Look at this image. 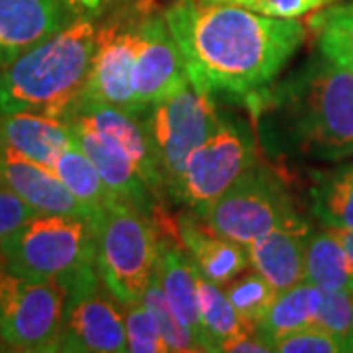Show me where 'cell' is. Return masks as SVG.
Segmentation results:
<instances>
[{"mask_svg": "<svg viewBox=\"0 0 353 353\" xmlns=\"http://www.w3.org/2000/svg\"><path fill=\"white\" fill-rule=\"evenodd\" d=\"M222 352L232 353H269L273 352L269 343H265L255 328H248L240 332L238 336H234L232 340H228L222 347Z\"/></svg>", "mask_w": 353, "mask_h": 353, "instance_id": "836d02e7", "label": "cell"}, {"mask_svg": "<svg viewBox=\"0 0 353 353\" xmlns=\"http://www.w3.org/2000/svg\"><path fill=\"white\" fill-rule=\"evenodd\" d=\"M141 303L150 308V312L155 318L167 352H199L196 343H194L192 336L189 334V330L181 324V320L176 318L171 304L167 301L157 269H155L152 281L148 283V287L143 290Z\"/></svg>", "mask_w": 353, "mask_h": 353, "instance_id": "4316f807", "label": "cell"}, {"mask_svg": "<svg viewBox=\"0 0 353 353\" xmlns=\"http://www.w3.org/2000/svg\"><path fill=\"white\" fill-rule=\"evenodd\" d=\"M176 238L194 269L218 287H226L250 267L245 245L216 234L190 210L176 218Z\"/></svg>", "mask_w": 353, "mask_h": 353, "instance_id": "9a60e30c", "label": "cell"}, {"mask_svg": "<svg viewBox=\"0 0 353 353\" xmlns=\"http://www.w3.org/2000/svg\"><path fill=\"white\" fill-rule=\"evenodd\" d=\"M190 85L183 51L163 14H148L141 22L139 43L132 67V92L139 110L179 94Z\"/></svg>", "mask_w": 353, "mask_h": 353, "instance_id": "7c38bea8", "label": "cell"}, {"mask_svg": "<svg viewBox=\"0 0 353 353\" xmlns=\"http://www.w3.org/2000/svg\"><path fill=\"white\" fill-rule=\"evenodd\" d=\"M163 18L201 94L248 106L271 87L306 41L299 20L220 2L173 0Z\"/></svg>", "mask_w": 353, "mask_h": 353, "instance_id": "6da1fadb", "label": "cell"}, {"mask_svg": "<svg viewBox=\"0 0 353 353\" xmlns=\"http://www.w3.org/2000/svg\"><path fill=\"white\" fill-rule=\"evenodd\" d=\"M0 267L65 292L97 281V228L87 216L36 214L0 241Z\"/></svg>", "mask_w": 353, "mask_h": 353, "instance_id": "277c9868", "label": "cell"}, {"mask_svg": "<svg viewBox=\"0 0 353 353\" xmlns=\"http://www.w3.org/2000/svg\"><path fill=\"white\" fill-rule=\"evenodd\" d=\"M259 161V143L252 124L230 110H218L212 132L190 153L173 202L204 216Z\"/></svg>", "mask_w": 353, "mask_h": 353, "instance_id": "8992f818", "label": "cell"}, {"mask_svg": "<svg viewBox=\"0 0 353 353\" xmlns=\"http://www.w3.org/2000/svg\"><path fill=\"white\" fill-rule=\"evenodd\" d=\"M199 318H201L204 352H222L224 343L248 330L228 301L224 287H218L196 271Z\"/></svg>", "mask_w": 353, "mask_h": 353, "instance_id": "cb8c5ba5", "label": "cell"}, {"mask_svg": "<svg viewBox=\"0 0 353 353\" xmlns=\"http://www.w3.org/2000/svg\"><path fill=\"white\" fill-rule=\"evenodd\" d=\"M99 22L75 18L0 69V116L16 112L61 118L87 85Z\"/></svg>", "mask_w": 353, "mask_h": 353, "instance_id": "3957f363", "label": "cell"}, {"mask_svg": "<svg viewBox=\"0 0 353 353\" xmlns=\"http://www.w3.org/2000/svg\"><path fill=\"white\" fill-rule=\"evenodd\" d=\"M128 352L132 353H165V341L157 322L145 304L134 303L124 306Z\"/></svg>", "mask_w": 353, "mask_h": 353, "instance_id": "f1b7e54d", "label": "cell"}, {"mask_svg": "<svg viewBox=\"0 0 353 353\" xmlns=\"http://www.w3.org/2000/svg\"><path fill=\"white\" fill-rule=\"evenodd\" d=\"M152 12H118L99 22V39L87 85L79 101H97L139 116L132 92V67L141 22Z\"/></svg>", "mask_w": 353, "mask_h": 353, "instance_id": "30bf717a", "label": "cell"}, {"mask_svg": "<svg viewBox=\"0 0 353 353\" xmlns=\"http://www.w3.org/2000/svg\"><path fill=\"white\" fill-rule=\"evenodd\" d=\"M157 273L163 285L165 296L181 324L189 330L199 352H204L201 318H199V292H196V269L183 250L176 236L161 232L159 236V259Z\"/></svg>", "mask_w": 353, "mask_h": 353, "instance_id": "d6986e66", "label": "cell"}, {"mask_svg": "<svg viewBox=\"0 0 353 353\" xmlns=\"http://www.w3.org/2000/svg\"><path fill=\"white\" fill-rule=\"evenodd\" d=\"M73 134L61 118L16 112L0 116V152L12 153L51 169L57 155L69 148Z\"/></svg>", "mask_w": 353, "mask_h": 353, "instance_id": "e0dca14e", "label": "cell"}, {"mask_svg": "<svg viewBox=\"0 0 353 353\" xmlns=\"http://www.w3.org/2000/svg\"><path fill=\"white\" fill-rule=\"evenodd\" d=\"M59 352H128L124 306L114 299L101 279L65 294Z\"/></svg>", "mask_w": 353, "mask_h": 353, "instance_id": "8fae6325", "label": "cell"}, {"mask_svg": "<svg viewBox=\"0 0 353 353\" xmlns=\"http://www.w3.org/2000/svg\"><path fill=\"white\" fill-rule=\"evenodd\" d=\"M330 230H334V228H330ZM334 234L341 241V245H343V250L347 253V257H350L353 267V230H334Z\"/></svg>", "mask_w": 353, "mask_h": 353, "instance_id": "e575fe53", "label": "cell"}, {"mask_svg": "<svg viewBox=\"0 0 353 353\" xmlns=\"http://www.w3.org/2000/svg\"><path fill=\"white\" fill-rule=\"evenodd\" d=\"M0 183L14 190L38 214L92 218L85 206L69 192L59 176L48 167L30 159L0 152Z\"/></svg>", "mask_w": 353, "mask_h": 353, "instance_id": "2e32d148", "label": "cell"}, {"mask_svg": "<svg viewBox=\"0 0 353 353\" xmlns=\"http://www.w3.org/2000/svg\"><path fill=\"white\" fill-rule=\"evenodd\" d=\"M38 214L14 190L0 183V241Z\"/></svg>", "mask_w": 353, "mask_h": 353, "instance_id": "d6a6232c", "label": "cell"}, {"mask_svg": "<svg viewBox=\"0 0 353 353\" xmlns=\"http://www.w3.org/2000/svg\"><path fill=\"white\" fill-rule=\"evenodd\" d=\"M273 352L277 353H341L345 352V345L336 336L328 332L308 326V328L292 332L289 336H283L273 343Z\"/></svg>", "mask_w": 353, "mask_h": 353, "instance_id": "1f68e13d", "label": "cell"}, {"mask_svg": "<svg viewBox=\"0 0 353 353\" xmlns=\"http://www.w3.org/2000/svg\"><path fill=\"white\" fill-rule=\"evenodd\" d=\"M306 28L314 34L320 53L353 73V2L308 14Z\"/></svg>", "mask_w": 353, "mask_h": 353, "instance_id": "d4e9b609", "label": "cell"}, {"mask_svg": "<svg viewBox=\"0 0 353 353\" xmlns=\"http://www.w3.org/2000/svg\"><path fill=\"white\" fill-rule=\"evenodd\" d=\"M138 120L145 132L167 199L173 202L190 153L214 128L218 104L189 85L167 101L148 104L139 112Z\"/></svg>", "mask_w": 353, "mask_h": 353, "instance_id": "ba28073f", "label": "cell"}, {"mask_svg": "<svg viewBox=\"0 0 353 353\" xmlns=\"http://www.w3.org/2000/svg\"><path fill=\"white\" fill-rule=\"evenodd\" d=\"M312 230L304 222L279 228L245 245L250 267L275 289L287 290L304 281V248Z\"/></svg>", "mask_w": 353, "mask_h": 353, "instance_id": "ac0fdd59", "label": "cell"}, {"mask_svg": "<svg viewBox=\"0 0 353 353\" xmlns=\"http://www.w3.org/2000/svg\"><path fill=\"white\" fill-rule=\"evenodd\" d=\"M201 2H220L248 8L252 12L263 14L269 18L299 20L303 16L314 14L326 6H332L340 0H201Z\"/></svg>", "mask_w": 353, "mask_h": 353, "instance_id": "f546056e", "label": "cell"}, {"mask_svg": "<svg viewBox=\"0 0 353 353\" xmlns=\"http://www.w3.org/2000/svg\"><path fill=\"white\" fill-rule=\"evenodd\" d=\"M65 289L0 267V341L16 352H59Z\"/></svg>", "mask_w": 353, "mask_h": 353, "instance_id": "9c48e42d", "label": "cell"}, {"mask_svg": "<svg viewBox=\"0 0 353 353\" xmlns=\"http://www.w3.org/2000/svg\"><path fill=\"white\" fill-rule=\"evenodd\" d=\"M308 199L310 212L322 226L353 230V161L314 171Z\"/></svg>", "mask_w": 353, "mask_h": 353, "instance_id": "44dd1931", "label": "cell"}, {"mask_svg": "<svg viewBox=\"0 0 353 353\" xmlns=\"http://www.w3.org/2000/svg\"><path fill=\"white\" fill-rule=\"evenodd\" d=\"M224 292L234 310L241 318V322L250 328L257 326V322L271 308V304L279 294V290L257 271L241 277L238 275L224 287Z\"/></svg>", "mask_w": 353, "mask_h": 353, "instance_id": "484cf974", "label": "cell"}, {"mask_svg": "<svg viewBox=\"0 0 353 353\" xmlns=\"http://www.w3.org/2000/svg\"><path fill=\"white\" fill-rule=\"evenodd\" d=\"M63 120L87 128L101 139L118 148L132 163L136 165L139 175L145 179V183L159 196V201H163L165 204L169 202L163 181L157 173V167L153 161L145 132L136 116L124 112L116 106H110V104H104V102L79 101Z\"/></svg>", "mask_w": 353, "mask_h": 353, "instance_id": "4fadbf2b", "label": "cell"}, {"mask_svg": "<svg viewBox=\"0 0 353 353\" xmlns=\"http://www.w3.org/2000/svg\"><path fill=\"white\" fill-rule=\"evenodd\" d=\"M312 326L336 336L345 345V352H353V292L322 290Z\"/></svg>", "mask_w": 353, "mask_h": 353, "instance_id": "83f0119b", "label": "cell"}, {"mask_svg": "<svg viewBox=\"0 0 353 353\" xmlns=\"http://www.w3.org/2000/svg\"><path fill=\"white\" fill-rule=\"evenodd\" d=\"M97 271L122 306L139 303L159 259V226L152 216L116 202L97 220Z\"/></svg>", "mask_w": 353, "mask_h": 353, "instance_id": "5b68a950", "label": "cell"}, {"mask_svg": "<svg viewBox=\"0 0 353 353\" xmlns=\"http://www.w3.org/2000/svg\"><path fill=\"white\" fill-rule=\"evenodd\" d=\"M201 218L216 234L241 245L279 228L306 222L299 214L285 181L263 161L241 176Z\"/></svg>", "mask_w": 353, "mask_h": 353, "instance_id": "52a82bcc", "label": "cell"}, {"mask_svg": "<svg viewBox=\"0 0 353 353\" xmlns=\"http://www.w3.org/2000/svg\"><path fill=\"white\" fill-rule=\"evenodd\" d=\"M51 171L61 179L69 192L85 206V210L94 220L112 204L120 202L77 143H71L57 155Z\"/></svg>", "mask_w": 353, "mask_h": 353, "instance_id": "7402d4cb", "label": "cell"}, {"mask_svg": "<svg viewBox=\"0 0 353 353\" xmlns=\"http://www.w3.org/2000/svg\"><path fill=\"white\" fill-rule=\"evenodd\" d=\"M73 18L101 22L118 12H155V0H59Z\"/></svg>", "mask_w": 353, "mask_h": 353, "instance_id": "4dcf8cb0", "label": "cell"}, {"mask_svg": "<svg viewBox=\"0 0 353 353\" xmlns=\"http://www.w3.org/2000/svg\"><path fill=\"white\" fill-rule=\"evenodd\" d=\"M320 299H322V289L308 281H301L290 289L281 290L271 308L257 322L255 326L257 336L273 350V343L283 336H289L292 332H299L314 324Z\"/></svg>", "mask_w": 353, "mask_h": 353, "instance_id": "ffe728a7", "label": "cell"}, {"mask_svg": "<svg viewBox=\"0 0 353 353\" xmlns=\"http://www.w3.org/2000/svg\"><path fill=\"white\" fill-rule=\"evenodd\" d=\"M304 281L322 290L353 292V267L334 230L310 232L304 248Z\"/></svg>", "mask_w": 353, "mask_h": 353, "instance_id": "603a6c76", "label": "cell"}, {"mask_svg": "<svg viewBox=\"0 0 353 353\" xmlns=\"http://www.w3.org/2000/svg\"><path fill=\"white\" fill-rule=\"evenodd\" d=\"M245 108L269 157L340 161L353 155V73L320 51Z\"/></svg>", "mask_w": 353, "mask_h": 353, "instance_id": "7a4b0ae2", "label": "cell"}, {"mask_svg": "<svg viewBox=\"0 0 353 353\" xmlns=\"http://www.w3.org/2000/svg\"><path fill=\"white\" fill-rule=\"evenodd\" d=\"M71 20L59 0H0V69Z\"/></svg>", "mask_w": 353, "mask_h": 353, "instance_id": "5bb4252c", "label": "cell"}]
</instances>
